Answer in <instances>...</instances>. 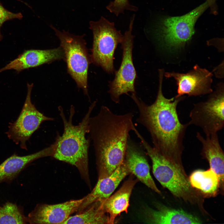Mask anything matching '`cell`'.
<instances>
[{"label":"cell","mask_w":224,"mask_h":224,"mask_svg":"<svg viewBox=\"0 0 224 224\" xmlns=\"http://www.w3.org/2000/svg\"><path fill=\"white\" fill-rule=\"evenodd\" d=\"M163 74V70H159L158 90L152 104H146L136 94L130 96L138 111L137 122L149 133L153 147L168 159L183 166V140L189 124L180 122L177 108L184 97L168 99L164 96L162 91Z\"/></svg>","instance_id":"cell-1"},{"label":"cell","mask_w":224,"mask_h":224,"mask_svg":"<svg viewBox=\"0 0 224 224\" xmlns=\"http://www.w3.org/2000/svg\"><path fill=\"white\" fill-rule=\"evenodd\" d=\"M56 143L34 153L23 156L15 154L0 165V183H10L14 180L27 166L33 161L42 157L52 156Z\"/></svg>","instance_id":"cell-16"},{"label":"cell","mask_w":224,"mask_h":224,"mask_svg":"<svg viewBox=\"0 0 224 224\" xmlns=\"http://www.w3.org/2000/svg\"><path fill=\"white\" fill-rule=\"evenodd\" d=\"M89 24L93 36L91 60L107 72L113 73L115 50L122 42L124 35L117 30L114 22L103 16L97 21H91Z\"/></svg>","instance_id":"cell-6"},{"label":"cell","mask_w":224,"mask_h":224,"mask_svg":"<svg viewBox=\"0 0 224 224\" xmlns=\"http://www.w3.org/2000/svg\"><path fill=\"white\" fill-rule=\"evenodd\" d=\"M133 114L114 113L102 106L96 115L90 118L89 132L93 141L98 178L108 176L123 162L129 133L136 128Z\"/></svg>","instance_id":"cell-2"},{"label":"cell","mask_w":224,"mask_h":224,"mask_svg":"<svg viewBox=\"0 0 224 224\" xmlns=\"http://www.w3.org/2000/svg\"><path fill=\"white\" fill-rule=\"evenodd\" d=\"M84 199L71 200L63 203L38 204L27 217L30 224H63L76 212Z\"/></svg>","instance_id":"cell-12"},{"label":"cell","mask_w":224,"mask_h":224,"mask_svg":"<svg viewBox=\"0 0 224 224\" xmlns=\"http://www.w3.org/2000/svg\"><path fill=\"white\" fill-rule=\"evenodd\" d=\"M140 147L128 138L124 159L130 173L156 193L161 191L151 176L150 167Z\"/></svg>","instance_id":"cell-15"},{"label":"cell","mask_w":224,"mask_h":224,"mask_svg":"<svg viewBox=\"0 0 224 224\" xmlns=\"http://www.w3.org/2000/svg\"><path fill=\"white\" fill-rule=\"evenodd\" d=\"M96 102L94 101L82 121L74 125L72 119L75 113L74 107L71 106L68 119H67L63 108L58 110L63 121V133L57 137L56 146L52 157L57 160L73 165L78 170L82 178L88 185H90L88 170V152L89 141L86 138L89 132V120Z\"/></svg>","instance_id":"cell-3"},{"label":"cell","mask_w":224,"mask_h":224,"mask_svg":"<svg viewBox=\"0 0 224 224\" xmlns=\"http://www.w3.org/2000/svg\"><path fill=\"white\" fill-rule=\"evenodd\" d=\"M196 137L202 144L201 155L207 160L210 168L217 175L219 181L220 188L223 192L224 153L217 133L204 138L199 133L197 132Z\"/></svg>","instance_id":"cell-17"},{"label":"cell","mask_w":224,"mask_h":224,"mask_svg":"<svg viewBox=\"0 0 224 224\" xmlns=\"http://www.w3.org/2000/svg\"><path fill=\"white\" fill-rule=\"evenodd\" d=\"M60 42L63 51L68 72L77 85L87 93V77L90 58L83 36L71 34L63 30H58L51 26Z\"/></svg>","instance_id":"cell-7"},{"label":"cell","mask_w":224,"mask_h":224,"mask_svg":"<svg viewBox=\"0 0 224 224\" xmlns=\"http://www.w3.org/2000/svg\"><path fill=\"white\" fill-rule=\"evenodd\" d=\"M104 200L92 203L83 210L70 216L63 224H109L103 206Z\"/></svg>","instance_id":"cell-20"},{"label":"cell","mask_w":224,"mask_h":224,"mask_svg":"<svg viewBox=\"0 0 224 224\" xmlns=\"http://www.w3.org/2000/svg\"><path fill=\"white\" fill-rule=\"evenodd\" d=\"M209 7L206 1L183 16L161 18L156 30L158 38L171 50L184 47L195 33L194 26L197 21Z\"/></svg>","instance_id":"cell-5"},{"label":"cell","mask_w":224,"mask_h":224,"mask_svg":"<svg viewBox=\"0 0 224 224\" xmlns=\"http://www.w3.org/2000/svg\"><path fill=\"white\" fill-rule=\"evenodd\" d=\"M165 75L166 77L173 78L176 81L178 89L175 97L185 94L189 96H198L212 92L211 88L212 73L197 65L186 73L167 72Z\"/></svg>","instance_id":"cell-11"},{"label":"cell","mask_w":224,"mask_h":224,"mask_svg":"<svg viewBox=\"0 0 224 224\" xmlns=\"http://www.w3.org/2000/svg\"><path fill=\"white\" fill-rule=\"evenodd\" d=\"M189 180L192 187L208 195L214 196L220 188L218 176L210 168L206 171H194L190 176Z\"/></svg>","instance_id":"cell-21"},{"label":"cell","mask_w":224,"mask_h":224,"mask_svg":"<svg viewBox=\"0 0 224 224\" xmlns=\"http://www.w3.org/2000/svg\"><path fill=\"white\" fill-rule=\"evenodd\" d=\"M27 217L22 208L16 204L7 202L0 205V224H26Z\"/></svg>","instance_id":"cell-22"},{"label":"cell","mask_w":224,"mask_h":224,"mask_svg":"<svg viewBox=\"0 0 224 224\" xmlns=\"http://www.w3.org/2000/svg\"><path fill=\"white\" fill-rule=\"evenodd\" d=\"M33 85V83H27V94L22 110L17 119L10 125L7 132L8 137L24 149L26 148V141L42 122L54 119L40 113L32 103L31 93Z\"/></svg>","instance_id":"cell-10"},{"label":"cell","mask_w":224,"mask_h":224,"mask_svg":"<svg viewBox=\"0 0 224 224\" xmlns=\"http://www.w3.org/2000/svg\"><path fill=\"white\" fill-rule=\"evenodd\" d=\"M106 8L117 16L124 13L125 10L137 11L138 10L137 7L130 4L128 0H114L110 2Z\"/></svg>","instance_id":"cell-23"},{"label":"cell","mask_w":224,"mask_h":224,"mask_svg":"<svg viewBox=\"0 0 224 224\" xmlns=\"http://www.w3.org/2000/svg\"><path fill=\"white\" fill-rule=\"evenodd\" d=\"M130 173L124 160L109 176L98 178L91 192L84 197V199L76 212H80L92 203L104 200L110 197L125 177Z\"/></svg>","instance_id":"cell-14"},{"label":"cell","mask_w":224,"mask_h":224,"mask_svg":"<svg viewBox=\"0 0 224 224\" xmlns=\"http://www.w3.org/2000/svg\"><path fill=\"white\" fill-rule=\"evenodd\" d=\"M23 16L21 13H14L6 9L0 2V41L2 36L1 33L0 29L3 23L6 21L14 19H21Z\"/></svg>","instance_id":"cell-24"},{"label":"cell","mask_w":224,"mask_h":224,"mask_svg":"<svg viewBox=\"0 0 224 224\" xmlns=\"http://www.w3.org/2000/svg\"><path fill=\"white\" fill-rule=\"evenodd\" d=\"M216 0H206L208 3L211 12L215 15L217 13L216 5Z\"/></svg>","instance_id":"cell-25"},{"label":"cell","mask_w":224,"mask_h":224,"mask_svg":"<svg viewBox=\"0 0 224 224\" xmlns=\"http://www.w3.org/2000/svg\"><path fill=\"white\" fill-rule=\"evenodd\" d=\"M134 18L133 15L131 18L128 28L124 35L121 43L123 49L121 64L115 72L114 79L109 84V92L112 100L116 103H119L122 95H128L129 92L131 94H136L134 84L137 74L132 57L134 36L132 31Z\"/></svg>","instance_id":"cell-8"},{"label":"cell","mask_w":224,"mask_h":224,"mask_svg":"<svg viewBox=\"0 0 224 224\" xmlns=\"http://www.w3.org/2000/svg\"><path fill=\"white\" fill-rule=\"evenodd\" d=\"M149 221L153 224H201L197 217L181 209H175L161 206L149 213Z\"/></svg>","instance_id":"cell-19"},{"label":"cell","mask_w":224,"mask_h":224,"mask_svg":"<svg viewBox=\"0 0 224 224\" xmlns=\"http://www.w3.org/2000/svg\"><path fill=\"white\" fill-rule=\"evenodd\" d=\"M150 157L153 175L164 187L175 197L191 203L199 202V197L191 186L183 166L168 159L152 147L136 129L134 131Z\"/></svg>","instance_id":"cell-4"},{"label":"cell","mask_w":224,"mask_h":224,"mask_svg":"<svg viewBox=\"0 0 224 224\" xmlns=\"http://www.w3.org/2000/svg\"><path fill=\"white\" fill-rule=\"evenodd\" d=\"M223 90L212 94L206 101L195 104L189 114V125L200 127L206 136L217 133L224 125Z\"/></svg>","instance_id":"cell-9"},{"label":"cell","mask_w":224,"mask_h":224,"mask_svg":"<svg viewBox=\"0 0 224 224\" xmlns=\"http://www.w3.org/2000/svg\"><path fill=\"white\" fill-rule=\"evenodd\" d=\"M64 58L63 51L60 47L50 49L26 50L0 69V73L10 69H13L19 72L26 69Z\"/></svg>","instance_id":"cell-13"},{"label":"cell","mask_w":224,"mask_h":224,"mask_svg":"<svg viewBox=\"0 0 224 224\" xmlns=\"http://www.w3.org/2000/svg\"><path fill=\"white\" fill-rule=\"evenodd\" d=\"M137 180L131 178L126 181L116 192L104 200L103 206L109 218V224L114 223L121 212H127L130 198Z\"/></svg>","instance_id":"cell-18"}]
</instances>
